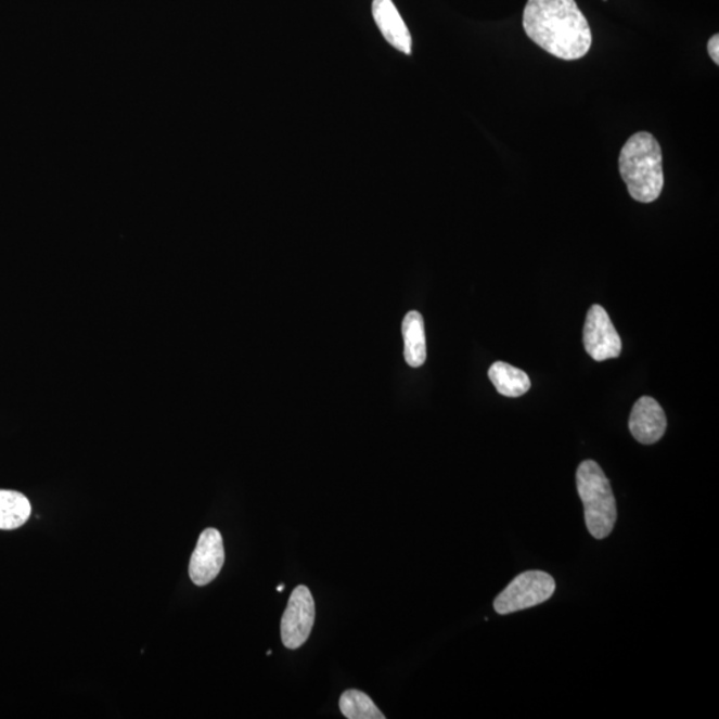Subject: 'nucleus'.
I'll return each mask as SVG.
<instances>
[{
    "label": "nucleus",
    "mask_w": 719,
    "mask_h": 719,
    "mask_svg": "<svg viewBox=\"0 0 719 719\" xmlns=\"http://www.w3.org/2000/svg\"><path fill=\"white\" fill-rule=\"evenodd\" d=\"M583 345L595 361L616 359L621 355L622 343L604 307L595 304L589 309L583 326Z\"/></svg>",
    "instance_id": "6"
},
{
    "label": "nucleus",
    "mask_w": 719,
    "mask_h": 719,
    "mask_svg": "<svg viewBox=\"0 0 719 719\" xmlns=\"http://www.w3.org/2000/svg\"><path fill=\"white\" fill-rule=\"evenodd\" d=\"M226 560L223 537L220 531L209 528L198 537L190 561V577L197 587H206L219 576Z\"/></svg>",
    "instance_id": "7"
},
{
    "label": "nucleus",
    "mask_w": 719,
    "mask_h": 719,
    "mask_svg": "<svg viewBox=\"0 0 719 719\" xmlns=\"http://www.w3.org/2000/svg\"><path fill=\"white\" fill-rule=\"evenodd\" d=\"M666 421L664 409L653 397L644 396L635 402L629 420V429L635 440L652 446L664 437Z\"/></svg>",
    "instance_id": "8"
},
{
    "label": "nucleus",
    "mask_w": 719,
    "mask_h": 719,
    "mask_svg": "<svg viewBox=\"0 0 719 719\" xmlns=\"http://www.w3.org/2000/svg\"><path fill=\"white\" fill-rule=\"evenodd\" d=\"M488 375L497 391L502 396L519 397L530 389L529 376L518 368L506 364V362H495L489 368Z\"/></svg>",
    "instance_id": "11"
},
{
    "label": "nucleus",
    "mask_w": 719,
    "mask_h": 719,
    "mask_svg": "<svg viewBox=\"0 0 719 719\" xmlns=\"http://www.w3.org/2000/svg\"><path fill=\"white\" fill-rule=\"evenodd\" d=\"M31 504L25 495L0 489V530H13L27 523Z\"/></svg>",
    "instance_id": "12"
},
{
    "label": "nucleus",
    "mask_w": 719,
    "mask_h": 719,
    "mask_svg": "<svg viewBox=\"0 0 719 719\" xmlns=\"http://www.w3.org/2000/svg\"><path fill=\"white\" fill-rule=\"evenodd\" d=\"M577 489L583 504L585 523L598 540L609 537L617 522V505L609 479L595 461L578 466Z\"/></svg>",
    "instance_id": "3"
},
{
    "label": "nucleus",
    "mask_w": 719,
    "mask_h": 719,
    "mask_svg": "<svg viewBox=\"0 0 719 719\" xmlns=\"http://www.w3.org/2000/svg\"><path fill=\"white\" fill-rule=\"evenodd\" d=\"M341 710L348 719H385L371 697L360 690H347L342 695Z\"/></svg>",
    "instance_id": "13"
},
{
    "label": "nucleus",
    "mask_w": 719,
    "mask_h": 719,
    "mask_svg": "<svg viewBox=\"0 0 719 719\" xmlns=\"http://www.w3.org/2000/svg\"><path fill=\"white\" fill-rule=\"evenodd\" d=\"M707 51H709V55L711 57V61L715 62L718 66V64H719V37H718V35H715V37L710 38L709 43H707Z\"/></svg>",
    "instance_id": "14"
},
{
    "label": "nucleus",
    "mask_w": 719,
    "mask_h": 719,
    "mask_svg": "<svg viewBox=\"0 0 719 719\" xmlns=\"http://www.w3.org/2000/svg\"><path fill=\"white\" fill-rule=\"evenodd\" d=\"M555 592V581L545 572L530 570L522 573L508 585L504 592L497 595L495 611L501 616L529 609L543 604Z\"/></svg>",
    "instance_id": "4"
},
{
    "label": "nucleus",
    "mask_w": 719,
    "mask_h": 719,
    "mask_svg": "<svg viewBox=\"0 0 719 719\" xmlns=\"http://www.w3.org/2000/svg\"><path fill=\"white\" fill-rule=\"evenodd\" d=\"M405 356L409 367L420 368L426 360L424 319L416 311L409 312L401 325Z\"/></svg>",
    "instance_id": "10"
},
{
    "label": "nucleus",
    "mask_w": 719,
    "mask_h": 719,
    "mask_svg": "<svg viewBox=\"0 0 719 719\" xmlns=\"http://www.w3.org/2000/svg\"><path fill=\"white\" fill-rule=\"evenodd\" d=\"M314 601L311 590L304 585L292 592L282 618L283 645L291 651L306 644L314 624Z\"/></svg>",
    "instance_id": "5"
},
{
    "label": "nucleus",
    "mask_w": 719,
    "mask_h": 719,
    "mask_svg": "<svg viewBox=\"0 0 719 719\" xmlns=\"http://www.w3.org/2000/svg\"><path fill=\"white\" fill-rule=\"evenodd\" d=\"M373 17H375L378 30L382 31L387 42L396 50L409 55L412 52V37L406 22L402 21L399 11L391 0H373Z\"/></svg>",
    "instance_id": "9"
},
{
    "label": "nucleus",
    "mask_w": 719,
    "mask_h": 719,
    "mask_svg": "<svg viewBox=\"0 0 719 719\" xmlns=\"http://www.w3.org/2000/svg\"><path fill=\"white\" fill-rule=\"evenodd\" d=\"M284 590V583H280L278 587V592H283Z\"/></svg>",
    "instance_id": "15"
},
{
    "label": "nucleus",
    "mask_w": 719,
    "mask_h": 719,
    "mask_svg": "<svg viewBox=\"0 0 719 719\" xmlns=\"http://www.w3.org/2000/svg\"><path fill=\"white\" fill-rule=\"evenodd\" d=\"M619 172L628 192L640 203L656 202L664 189L663 150L649 132H637L624 144Z\"/></svg>",
    "instance_id": "2"
},
{
    "label": "nucleus",
    "mask_w": 719,
    "mask_h": 719,
    "mask_svg": "<svg viewBox=\"0 0 719 719\" xmlns=\"http://www.w3.org/2000/svg\"><path fill=\"white\" fill-rule=\"evenodd\" d=\"M523 26L531 42L558 60H581L592 47V30L576 0H528Z\"/></svg>",
    "instance_id": "1"
}]
</instances>
